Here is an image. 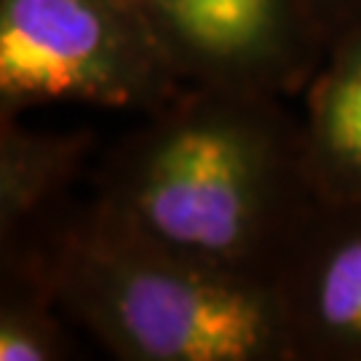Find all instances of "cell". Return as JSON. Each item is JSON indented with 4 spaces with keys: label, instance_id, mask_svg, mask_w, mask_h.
I'll use <instances>...</instances> for the list:
<instances>
[{
    "label": "cell",
    "instance_id": "cell-10",
    "mask_svg": "<svg viewBox=\"0 0 361 361\" xmlns=\"http://www.w3.org/2000/svg\"><path fill=\"white\" fill-rule=\"evenodd\" d=\"M116 3H121V6H126V8H131V11L140 13V6H137V0H116Z\"/></svg>",
    "mask_w": 361,
    "mask_h": 361
},
{
    "label": "cell",
    "instance_id": "cell-3",
    "mask_svg": "<svg viewBox=\"0 0 361 361\" xmlns=\"http://www.w3.org/2000/svg\"><path fill=\"white\" fill-rule=\"evenodd\" d=\"M185 89L116 0H0V116L49 102L153 113Z\"/></svg>",
    "mask_w": 361,
    "mask_h": 361
},
{
    "label": "cell",
    "instance_id": "cell-5",
    "mask_svg": "<svg viewBox=\"0 0 361 361\" xmlns=\"http://www.w3.org/2000/svg\"><path fill=\"white\" fill-rule=\"evenodd\" d=\"M292 361H361V204L319 201L273 273Z\"/></svg>",
    "mask_w": 361,
    "mask_h": 361
},
{
    "label": "cell",
    "instance_id": "cell-1",
    "mask_svg": "<svg viewBox=\"0 0 361 361\" xmlns=\"http://www.w3.org/2000/svg\"><path fill=\"white\" fill-rule=\"evenodd\" d=\"M319 201L286 99L185 86L107 150L86 209L131 241L273 284Z\"/></svg>",
    "mask_w": 361,
    "mask_h": 361
},
{
    "label": "cell",
    "instance_id": "cell-8",
    "mask_svg": "<svg viewBox=\"0 0 361 361\" xmlns=\"http://www.w3.org/2000/svg\"><path fill=\"white\" fill-rule=\"evenodd\" d=\"M54 289L49 252L0 259V361H65L78 356Z\"/></svg>",
    "mask_w": 361,
    "mask_h": 361
},
{
    "label": "cell",
    "instance_id": "cell-4",
    "mask_svg": "<svg viewBox=\"0 0 361 361\" xmlns=\"http://www.w3.org/2000/svg\"><path fill=\"white\" fill-rule=\"evenodd\" d=\"M185 86L300 97L326 43L300 0H137Z\"/></svg>",
    "mask_w": 361,
    "mask_h": 361
},
{
    "label": "cell",
    "instance_id": "cell-7",
    "mask_svg": "<svg viewBox=\"0 0 361 361\" xmlns=\"http://www.w3.org/2000/svg\"><path fill=\"white\" fill-rule=\"evenodd\" d=\"M302 102L305 164L319 198L361 204V22L326 46Z\"/></svg>",
    "mask_w": 361,
    "mask_h": 361
},
{
    "label": "cell",
    "instance_id": "cell-2",
    "mask_svg": "<svg viewBox=\"0 0 361 361\" xmlns=\"http://www.w3.org/2000/svg\"><path fill=\"white\" fill-rule=\"evenodd\" d=\"M73 326L123 361H292L271 281L246 279L107 231L75 209L49 246Z\"/></svg>",
    "mask_w": 361,
    "mask_h": 361
},
{
    "label": "cell",
    "instance_id": "cell-6",
    "mask_svg": "<svg viewBox=\"0 0 361 361\" xmlns=\"http://www.w3.org/2000/svg\"><path fill=\"white\" fill-rule=\"evenodd\" d=\"M94 145L91 129L38 131L0 116V259L49 252L80 207L73 193Z\"/></svg>",
    "mask_w": 361,
    "mask_h": 361
},
{
    "label": "cell",
    "instance_id": "cell-9",
    "mask_svg": "<svg viewBox=\"0 0 361 361\" xmlns=\"http://www.w3.org/2000/svg\"><path fill=\"white\" fill-rule=\"evenodd\" d=\"M300 3L326 46L348 27L361 22V0H300Z\"/></svg>",
    "mask_w": 361,
    "mask_h": 361
}]
</instances>
